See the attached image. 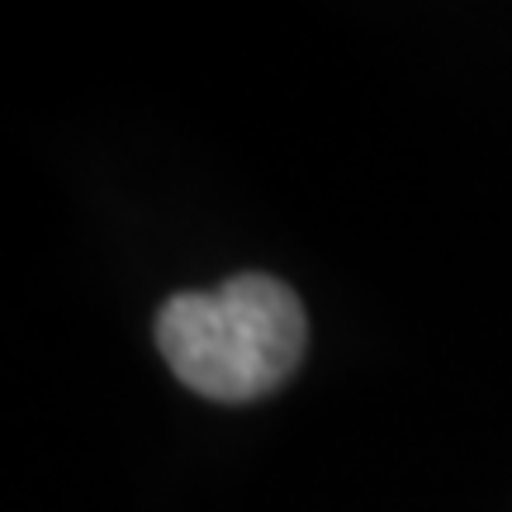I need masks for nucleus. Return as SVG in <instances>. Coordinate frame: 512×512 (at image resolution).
Returning <instances> with one entry per match:
<instances>
[{
  "label": "nucleus",
  "mask_w": 512,
  "mask_h": 512,
  "mask_svg": "<svg viewBox=\"0 0 512 512\" xmlns=\"http://www.w3.org/2000/svg\"><path fill=\"white\" fill-rule=\"evenodd\" d=\"M157 347L195 394L247 403L299 370L309 318L290 285L271 275H233L209 294L166 299L157 313Z\"/></svg>",
  "instance_id": "nucleus-1"
}]
</instances>
